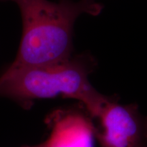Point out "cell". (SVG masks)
I'll list each match as a JSON object with an SVG mask.
<instances>
[{
	"label": "cell",
	"mask_w": 147,
	"mask_h": 147,
	"mask_svg": "<svg viewBox=\"0 0 147 147\" xmlns=\"http://www.w3.org/2000/svg\"><path fill=\"white\" fill-rule=\"evenodd\" d=\"M12 1V0H0V1Z\"/></svg>",
	"instance_id": "obj_6"
},
{
	"label": "cell",
	"mask_w": 147,
	"mask_h": 147,
	"mask_svg": "<svg viewBox=\"0 0 147 147\" xmlns=\"http://www.w3.org/2000/svg\"><path fill=\"white\" fill-rule=\"evenodd\" d=\"M20 9L23 34L17 55L5 71L58 64L73 56L74 26L82 14L97 16L96 0H12Z\"/></svg>",
	"instance_id": "obj_1"
},
{
	"label": "cell",
	"mask_w": 147,
	"mask_h": 147,
	"mask_svg": "<svg viewBox=\"0 0 147 147\" xmlns=\"http://www.w3.org/2000/svg\"><path fill=\"white\" fill-rule=\"evenodd\" d=\"M98 119L102 129L94 134L101 147H147V117L137 104H120L113 97Z\"/></svg>",
	"instance_id": "obj_3"
},
{
	"label": "cell",
	"mask_w": 147,
	"mask_h": 147,
	"mask_svg": "<svg viewBox=\"0 0 147 147\" xmlns=\"http://www.w3.org/2000/svg\"><path fill=\"white\" fill-rule=\"evenodd\" d=\"M28 147H46V142L42 143V144H40L38 145H36V146H28Z\"/></svg>",
	"instance_id": "obj_5"
},
{
	"label": "cell",
	"mask_w": 147,
	"mask_h": 147,
	"mask_svg": "<svg viewBox=\"0 0 147 147\" xmlns=\"http://www.w3.org/2000/svg\"><path fill=\"white\" fill-rule=\"evenodd\" d=\"M53 120L46 147H91L95 128L85 119L69 114Z\"/></svg>",
	"instance_id": "obj_4"
},
{
	"label": "cell",
	"mask_w": 147,
	"mask_h": 147,
	"mask_svg": "<svg viewBox=\"0 0 147 147\" xmlns=\"http://www.w3.org/2000/svg\"><path fill=\"white\" fill-rule=\"evenodd\" d=\"M95 66L94 57L82 53L61 63L5 71L0 76V96L29 108L36 100L61 95L79 101L92 117L99 118L113 97L100 93L90 82Z\"/></svg>",
	"instance_id": "obj_2"
}]
</instances>
